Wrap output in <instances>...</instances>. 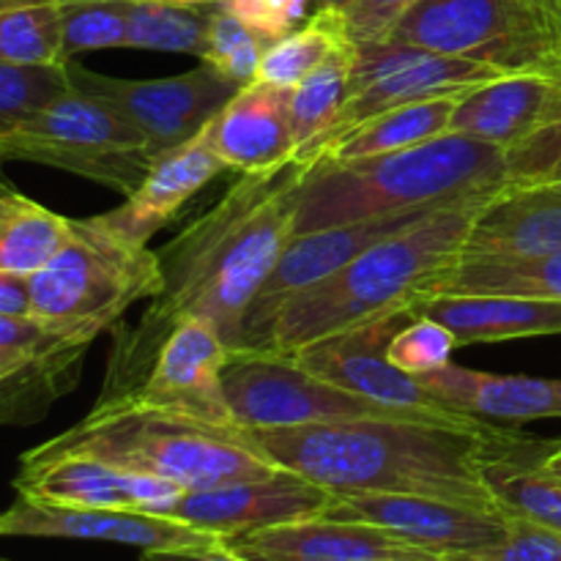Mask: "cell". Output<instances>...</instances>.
<instances>
[{
  "label": "cell",
  "mask_w": 561,
  "mask_h": 561,
  "mask_svg": "<svg viewBox=\"0 0 561 561\" xmlns=\"http://www.w3.org/2000/svg\"><path fill=\"white\" fill-rule=\"evenodd\" d=\"M310 164L288 159L241 179L162 247L164 288L135 327L113 329L102 392L93 405H118L146 381L164 340L186 318L211 323L236 348L241 321L296 236L294 195Z\"/></svg>",
  "instance_id": "obj_1"
},
{
  "label": "cell",
  "mask_w": 561,
  "mask_h": 561,
  "mask_svg": "<svg viewBox=\"0 0 561 561\" xmlns=\"http://www.w3.org/2000/svg\"><path fill=\"white\" fill-rule=\"evenodd\" d=\"M496 425L449 427L422 420H340L279 431H244L274 466L334 496L403 493L507 513L482 477Z\"/></svg>",
  "instance_id": "obj_2"
},
{
  "label": "cell",
  "mask_w": 561,
  "mask_h": 561,
  "mask_svg": "<svg viewBox=\"0 0 561 561\" xmlns=\"http://www.w3.org/2000/svg\"><path fill=\"white\" fill-rule=\"evenodd\" d=\"M496 192L460 197L403 233L378 241L359 257L290 296L255 348L268 354H296L316 340L387 316H411L433 299L444 274L460 261L477 211Z\"/></svg>",
  "instance_id": "obj_3"
},
{
  "label": "cell",
  "mask_w": 561,
  "mask_h": 561,
  "mask_svg": "<svg viewBox=\"0 0 561 561\" xmlns=\"http://www.w3.org/2000/svg\"><path fill=\"white\" fill-rule=\"evenodd\" d=\"M504 153L507 148L447 131L378 157L318 159L296 186V236L499 192L504 190Z\"/></svg>",
  "instance_id": "obj_4"
},
{
  "label": "cell",
  "mask_w": 561,
  "mask_h": 561,
  "mask_svg": "<svg viewBox=\"0 0 561 561\" xmlns=\"http://www.w3.org/2000/svg\"><path fill=\"white\" fill-rule=\"evenodd\" d=\"M27 455H85L115 469L175 482L184 491L266 480L279 471L247 442L244 427L225 431L140 405H93L85 420Z\"/></svg>",
  "instance_id": "obj_5"
},
{
  "label": "cell",
  "mask_w": 561,
  "mask_h": 561,
  "mask_svg": "<svg viewBox=\"0 0 561 561\" xmlns=\"http://www.w3.org/2000/svg\"><path fill=\"white\" fill-rule=\"evenodd\" d=\"M162 288L159 252L107 211L71 219L69 241L31 277V316L96 340L124 323L129 307L151 301Z\"/></svg>",
  "instance_id": "obj_6"
},
{
  "label": "cell",
  "mask_w": 561,
  "mask_h": 561,
  "mask_svg": "<svg viewBox=\"0 0 561 561\" xmlns=\"http://www.w3.org/2000/svg\"><path fill=\"white\" fill-rule=\"evenodd\" d=\"M0 157L75 173L124 197L135 195L153 168L146 137L75 82L42 113L0 137Z\"/></svg>",
  "instance_id": "obj_7"
},
{
  "label": "cell",
  "mask_w": 561,
  "mask_h": 561,
  "mask_svg": "<svg viewBox=\"0 0 561 561\" xmlns=\"http://www.w3.org/2000/svg\"><path fill=\"white\" fill-rule=\"evenodd\" d=\"M383 42L474 60L504 75L561 66L553 33L535 0H414Z\"/></svg>",
  "instance_id": "obj_8"
},
{
  "label": "cell",
  "mask_w": 561,
  "mask_h": 561,
  "mask_svg": "<svg viewBox=\"0 0 561 561\" xmlns=\"http://www.w3.org/2000/svg\"><path fill=\"white\" fill-rule=\"evenodd\" d=\"M499 77H504V71L493 69V66L431 53V49L422 47H409V44H356L348 99H345L337 121L316 142L296 151L294 157L312 164L340 137H345L365 121L387 113V110L422 102V99L466 93L471 88L499 80Z\"/></svg>",
  "instance_id": "obj_9"
},
{
  "label": "cell",
  "mask_w": 561,
  "mask_h": 561,
  "mask_svg": "<svg viewBox=\"0 0 561 561\" xmlns=\"http://www.w3.org/2000/svg\"><path fill=\"white\" fill-rule=\"evenodd\" d=\"M222 387L244 431H279L340 420H411L312 376L294 356L268 351L230 348Z\"/></svg>",
  "instance_id": "obj_10"
},
{
  "label": "cell",
  "mask_w": 561,
  "mask_h": 561,
  "mask_svg": "<svg viewBox=\"0 0 561 561\" xmlns=\"http://www.w3.org/2000/svg\"><path fill=\"white\" fill-rule=\"evenodd\" d=\"M411 316H387L378 321L362 323V327L345 329L332 337L316 340V343L299 348L294 362H299L305 370L334 387L345 389L351 394L383 405L389 411L411 416V420L436 422L449 427H485L491 422L477 420V416L455 411L433 398L420 378L405 376L403 370L387 359L389 340L398 332V321Z\"/></svg>",
  "instance_id": "obj_11"
},
{
  "label": "cell",
  "mask_w": 561,
  "mask_h": 561,
  "mask_svg": "<svg viewBox=\"0 0 561 561\" xmlns=\"http://www.w3.org/2000/svg\"><path fill=\"white\" fill-rule=\"evenodd\" d=\"M69 77L146 137L153 162L192 140L241 88L208 64L164 80H115L69 60Z\"/></svg>",
  "instance_id": "obj_12"
},
{
  "label": "cell",
  "mask_w": 561,
  "mask_h": 561,
  "mask_svg": "<svg viewBox=\"0 0 561 561\" xmlns=\"http://www.w3.org/2000/svg\"><path fill=\"white\" fill-rule=\"evenodd\" d=\"M228 354L230 345L211 323L186 318L164 340L140 389L118 405H140L159 414L239 431L222 387Z\"/></svg>",
  "instance_id": "obj_13"
},
{
  "label": "cell",
  "mask_w": 561,
  "mask_h": 561,
  "mask_svg": "<svg viewBox=\"0 0 561 561\" xmlns=\"http://www.w3.org/2000/svg\"><path fill=\"white\" fill-rule=\"evenodd\" d=\"M0 537H49V540H93L129 546L137 551H211L228 546V537L197 529L184 520L140 510L60 507L33 502L16 493L0 513Z\"/></svg>",
  "instance_id": "obj_14"
},
{
  "label": "cell",
  "mask_w": 561,
  "mask_h": 561,
  "mask_svg": "<svg viewBox=\"0 0 561 561\" xmlns=\"http://www.w3.org/2000/svg\"><path fill=\"white\" fill-rule=\"evenodd\" d=\"M323 518L378 526L436 557L493 546L502 540L510 524V513H491L444 499L403 496V493L334 496L332 504L323 510Z\"/></svg>",
  "instance_id": "obj_15"
},
{
  "label": "cell",
  "mask_w": 561,
  "mask_h": 561,
  "mask_svg": "<svg viewBox=\"0 0 561 561\" xmlns=\"http://www.w3.org/2000/svg\"><path fill=\"white\" fill-rule=\"evenodd\" d=\"M20 496L60 507H99V510H140L164 515L184 488L159 477L115 469L85 455H36L22 453L20 471L14 477Z\"/></svg>",
  "instance_id": "obj_16"
},
{
  "label": "cell",
  "mask_w": 561,
  "mask_h": 561,
  "mask_svg": "<svg viewBox=\"0 0 561 561\" xmlns=\"http://www.w3.org/2000/svg\"><path fill=\"white\" fill-rule=\"evenodd\" d=\"M334 493L294 471L279 469L266 480L230 482V485L184 491V496L164 513V518L184 520L197 529L222 537L318 518L332 504Z\"/></svg>",
  "instance_id": "obj_17"
},
{
  "label": "cell",
  "mask_w": 561,
  "mask_h": 561,
  "mask_svg": "<svg viewBox=\"0 0 561 561\" xmlns=\"http://www.w3.org/2000/svg\"><path fill=\"white\" fill-rule=\"evenodd\" d=\"M236 557L247 561H365V559H420L438 561L400 537L370 524L334 518H305L290 524L244 531L228 540Z\"/></svg>",
  "instance_id": "obj_18"
},
{
  "label": "cell",
  "mask_w": 561,
  "mask_h": 561,
  "mask_svg": "<svg viewBox=\"0 0 561 561\" xmlns=\"http://www.w3.org/2000/svg\"><path fill=\"white\" fill-rule=\"evenodd\" d=\"M290 91L272 82H250L206 124L214 153L239 173H261L294 159Z\"/></svg>",
  "instance_id": "obj_19"
},
{
  "label": "cell",
  "mask_w": 561,
  "mask_h": 561,
  "mask_svg": "<svg viewBox=\"0 0 561 561\" xmlns=\"http://www.w3.org/2000/svg\"><path fill=\"white\" fill-rule=\"evenodd\" d=\"M559 250L561 181L504 186L477 211L460 261L531 257Z\"/></svg>",
  "instance_id": "obj_20"
},
{
  "label": "cell",
  "mask_w": 561,
  "mask_h": 561,
  "mask_svg": "<svg viewBox=\"0 0 561 561\" xmlns=\"http://www.w3.org/2000/svg\"><path fill=\"white\" fill-rule=\"evenodd\" d=\"M561 99V66L553 71H524L460 93L449 131L513 148L529 137Z\"/></svg>",
  "instance_id": "obj_21"
},
{
  "label": "cell",
  "mask_w": 561,
  "mask_h": 561,
  "mask_svg": "<svg viewBox=\"0 0 561 561\" xmlns=\"http://www.w3.org/2000/svg\"><path fill=\"white\" fill-rule=\"evenodd\" d=\"M420 383L444 405L477 420L531 422L561 416V381L557 378L496 376L449 362L420 378Z\"/></svg>",
  "instance_id": "obj_22"
},
{
  "label": "cell",
  "mask_w": 561,
  "mask_h": 561,
  "mask_svg": "<svg viewBox=\"0 0 561 561\" xmlns=\"http://www.w3.org/2000/svg\"><path fill=\"white\" fill-rule=\"evenodd\" d=\"M416 316L444 323L458 340V348L561 334V301L531 296H436Z\"/></svg>",
  "instance_id": "obj_23"
},
{
  "label": "cell",
  "mask_w": 561,
  "mask_h": 561,
  "mask_svg": "<svg viewBox=\"0 0 561 561\" xmlns=\"http://www.w3.org/2000/svg\"><path fill=\"white\" fill-rule=\"evenodd\" d=\"M546 449L548 442L496 427L482 453V477L502 510L561 531V480L542 469Z\"/></svg>",
  "instance_id": "obj_24"
},
{
  "label": "cell",
  "mask_w": 561,
  "mask_h": 561,
  "mask_svg": "<svg viewBox=\"0 0 561 561\" xmlns=\"http://www.w3.org/2000/svg\"><path fill=\"white\" fill-rule=\"evenodd\" d=\"M225 170H228V164L214 153L206 126H203L192 140L153 162L151 173L146 175L140 190L126 197L124 206L113 208L115 217L131 233L148 241L181 211V206L190 197H195L208 181L217 179Z\"/></svg>",
  "instance_id": "obj_25"
},
{
  "label": "cell",
  "mask_w": 561,
  "mask_h": 561,
  "mask_svg": "<svg viewBox=\"0 0 561 561\" xmlns=\"http://www.w3.org/2000/svg\"><path fill=\"white\" fill-rule=\"evenodd\" d=\"M458 96L460 93H453V96H433L387 110V113L365 121V124L351 129L345 137H340L318 159L351 162V159H367L378 157V153L403 151V148L420 146V142L433 140V137L447 135L449 118H453Z\"/></svg>",
  "instance_id": "obj_26"
},
{
  "label": "cell",
  "mask_w": 561,
  "mask_h": 561,
  "mask_svg": "<svg viewBox=\"0 0 561 561\" xmlns=\"http://www.w3.org/2000/svg\"><path fill=\"white\" fill-rule=\"evenodd\" d=\"M531 296L561 301V250L531 257L458 261L438 283L436 296Z\"/></svg>",
  "instance_id": "obj_27"
},
{
  "label": "cell",
  "mask_w": 561,
  "mask_h": 561,
  "mask_svg": "<svg viewBox=\"0 0 561 561\" xmlns=\"http://www.w3.org/2000/svg\"><path fill=\"white\" fill-rule=\"evenodd\" d=\"M71 219L22 192H0V272L33 277L69 241Z\"/></svg>",
  "instance_id": "obj_28"
},
{
  "label": "cell",
  "mask_w": 561,
  "mask_h": 561,
  "mask_svg": "<svg viewBox=\"0 0 561 561\" xmlns=\"http://www.w3.org/2000/svg\"><path fill=\"white\" fill-rule=\"evenodd\" d=\"M351 44L356 42L351 38L340 11H334L332 5H318L305 25L290 31L263 53L257 80L279 88H296L318 66Z\"/></svg>",
  "instance_id": "obj_29"
},
{
  "label": "cell",
  "mask_w": 561,
  "mask_h": 561,
  "mask_svg": "<svg viewBox=\"0 0 561 561\" xmlns=\"http://www.w3.org/2000/svg\"><path fill=\"white\" fill-rule=\"evenodd\" d=\"M219 3H168V0H129L126 47L186 53L203 58L208 27Z\"/></svg>",
  "instance_id": "obj_30"
},
{
  "label": "cell",
  "mask_w": 561,
  "mask_h": 561,
  "mask_svg": "<svg viewBox=\"0 0 561 561\" xmlns=\"http://www.w3.org/2000/svg\"><path fill=\"white\" fill-rule=\"evenodd\" d=\"M0 60L20 66L69 64L58 0H0Z\"/></svg>",
  "instance_id": "obj_31"
},
{
  "label": "cell",
  "mask_w": 561,
  "mask_h": 561,
  "mask_svg": "<svg viewBox=\"0 0 561 561\" xmlns=\"http://www.w3.org/2000/svg\"><path fill=\"white\" fill-rule=\"evenodd\" d=\"M354 58L356 44L343 47L290 91V129L296 151L316 142L337 121L348 99Z\"/></svg>",
  "instance_id": "obj_32"
},
{
  "label": "cell",
  "mask_w": 561,
  "mask_h": 561,
  "mask_svg": "<svg viewBox=\"0 0 561 561\" xmlns=\"http://www.w3.org/2000/svg\"><path fill=\"white\" fill-rule=\"evenodd\" d=\"M69 85V64L20 66L0 60V137L42 113Z\"/></svg>",
  "instance_id": "obj_33"
},
{
  "label": "cell",
  "mask_w": 561,
  "mask_h": 561,
  "mask_svg": "<svg viewBox=\"0 0 561 561\" xmlns=\"http://www.w3.org/2000/svg\"><path fill=\"white\" fill-rule=\"evenodd\" d=\"M272 47L266 38L257 36L252 27L236 14H230L222 3L214 9L211 27H208V47L201 64H208L217 69L219 75L228 77L236 85H250L257 80V69H261L263 53Z\"/></svg>",
  "instance_id": "obj_34"
},
{
  "label": "cell",
  "mask_w": 561,
  "mask_h": 561,
  "mask_svg": "<svg viewBox=\"0 0 561 561\" xmlns=\"http://www.w3.org/2000/svg\"><path fill=\"white\" fill-rule=\"evenodd\" d=\"M66 58L104 47H126L129 0H58Z\"/></svg>",
  "instance_id": "obj_35"
},
{
  "label": "cell",
  "mask_w": 561,
  "mask_h": 561,
  "mask_svg": "<svg viewBox=\"0 0 561 561\" xmlns=\"http://www.w3.org/2000/svg\"><path fill=\"white\" fill-rule=\"evenodd\" d=\"M561 181V99L553 113L504 153V186L559 184Z\"/></svg>",
  "instance_id": "obj_36"
},
{
  "label": "cell",
  "mask_w": 561,
  "mask_h": 561,
  "mask_svg": "<svg viewBox=\"0 0 561 561\" xmlns=\"http://www.w3.org/2000/svg\"><path fill=\"white\" fill-rule=\"evenodd\" d=\"M455 348H458V340L444 323L427 316H414L389 340L387 359L405 376L425 378L447 367Z\"/></svg>",
  "instance_id": "obj_37"
},
{
  "label": "cell",
  "mask_w": 561,
  "mask_h": 561,
  "mask_svg": "<svg viewBox=\"0 0 561 561\" xmlns=\"http://www.w3.org/2000/svg\"><path fill=\"white\" fill-rule=\"evenodd\" d=\"M438 561H561V531L510 513L502 540L474 551L444 553Z\"/></svg>",
  "instance_id": "obj_38"
},
{
  "label": "cell",
  "mask_w": 561,
  "mask_h": 561,
  "mask_svg": "<svg viewBox=\"0 0 561 561\" xmlns=\"http://www.w3.org/2000/svg\"><path fill=\"white\" fill-rule=\"evenodd\" d=\"M411 3L414 0H316V5L340 11L356 44L383 42Z\"/></svg>",
  "instance_id": "obj_39"
},
{
  "label": "cell",
  "mask_w": 561,
  "mask_h": 561,
  "mask_svg": "<svg viewBox=\"0 0 561 561\" xmlns=\"http://www.w3.org/2000/svg\"><path fill=\"white\" fill-rule=\"evenodd\" d=\"M222 5L257 36L274 44L299 27L310 0H225Z\"/></svg>",
  "instance_id": "obj_40"
},
{
  "label": "cell",
  "mask_w": 561,
  "mask_h": 561,
  "mask_svg": "<svg viewBox=\"0 0 561 561\" xmlns=\"http://www.w3.org/2000/svg\"><path fill=\"white\" fill-rule=\"evenodd\" d=\"M0 316H31V277L0 272Z\"/></svg>",
  "instance_id": "obj_41"
},
{
  "label": "cell",
  "mask_w": 561,
  "mask_h": 561,
  "mask_svg": "<svg viewBox=\"0 0 561 561\" xmlns=\"http://www.w3.org/2000/svg\"><path fill=\"white\" fill-rule=\"evenodd\" d=\"M140 561H247L236 557L228 546L211 551H146Z\"/></svg>",
  "instance_id": "obj_42"
},
{
  "label": "cell",
  "mask_w": 561,
  "mask_h": 561,
  "mask_svg": "<svg viewBox=\"0 0 561 561\" xmlns=\"http://www.w3.org/2000/svg\"><path fill=\"white\" fill-rule=\"evenodd\" d=\"M537 5H540L542 14H546L548 27H551L553 42H557L561 55V0H537Z\"/></svg>",
  "instance_id": "obj_43"
},
{
  "label": "cell",
  "mask_w": 561,
  "mask_h": 561,
  "mask_svg": "<svg viewBox=\"0 0 561 561\" xmlns=\"http://www.w3.org/2000/svg\"><path fill=\"white\" fill-rule=\"evenodd\" d=\"M542 469L561 480V438L559 442H548L546 455H542Z\"/></svg>",
  "instance_id": "obj_44"
},
{
  "label": "cell",
  "mask_w": 561,
  "mask_h": 561,
  "mask_svg": "<svg viewBox=\"0 0 561 561\" xmlns=\"http://www.w3.org/2000/svg\"><path fill=\"white\" fill-rule=\"evenodd\" d=\"M3 164H5V159L0 157V192H11L14 190V186H11V181H9V175L3 173Z\"/></svg>",
  "instance_id": "obj_45"
},
{
  "label": "cell",
  "mask_w": 561,
  "mask_h": 561,
  "mask_svg": "<svg viewBox=\"0 0 561 561\" xmlns=\"http://www.w3.org/2000/svg\"><path fill=\"white\" fill-rule=\"evenodd\" d=\"M168 3H225V0H168Z\"/></svg>",
  "instance_id": "obj_46"
},
{
  "label": "cell",
  "mask_w": 561,
  "mask_h": 561,
  "mask_svg": "<svg viewBox=\"0 0 561 561\" xmlns=\"http://www.w3.org/2000/svg\"><path fill=\"white\" fill-rule=\"evenodd\" d=\"M365 561H420V559H365Z\"/></svg>",
  "instance_id": "obj_47"
},
{
  "label": "cell",
  "mask_w": 561,
  "mask_h": 561,
  "mask_svg": "<svg viewBox=\"0 0 561 561\" xmlns=\"http://www.w3.org/2000/svg\"><path fill=\"white\" fill-rule=\"evenodd\" d=\"M0 561H9V559H0Z\"/></svg>",
  "instance_id": "obj_48"
},
{
  "label": "cell",
  "mask_w": 561,
  "mask_h": 561,
  "mask_svg": "<svg viewBox=\"0 0 561 561\" xmlns=\"http://www.w3.org/2000/svg\"><path fill=\"white\" fill-rule=\"evenodd\" d=\"M535 3H537V0H535Z\"/></svg>",
  "instance_id": "obj_49"
}]
</instances>
